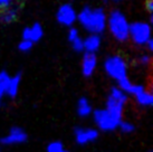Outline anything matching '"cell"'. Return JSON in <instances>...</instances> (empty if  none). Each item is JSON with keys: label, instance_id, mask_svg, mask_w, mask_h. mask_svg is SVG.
Here are the masks:
<instances>
[{"label": "cell", "instance_id": "1", "mask_svg": "<svg viewBox=\"0 0 153 152\" xmlns=\"http://www.w3.org/2000/svg\"><path fill=\"white\" fill-rule=\"evenodd\" d=\"M77 22L89 35H101L106 30L107 13L102 7L85 6L77 13Z\"/></svg>", "mask_w": 153, "mask_h": 152}, {"label": "cell", "instance_id": "2", "mask_svg": "<svg viewBox=\"0 0 153 152\" xmlns=\"http://www.w3.org/2000/svg\"><path fill=\"white\" fill-rule=\"evenodd\" d=\"M106 28H108L111 35L115 40L120 42H125L128 40V31H130V21L126 16L121 10L115 9L112 10L107 16Z\"/></svg>", "mask_w": 153, "mask_h": 152}, {"label": "cell", "instance_id": "3", "mask_svg": "<svg viewBox=\"0 0 153 152\" xmlns=\"http://www.w3.org/2000/svg\"><path fill=\"white\" fill-rule=\"evenodd\" d=\"M128 95L122 92L117 86H113L111 89L110 93L107 95L106 103H105V110L114 118L122 121L124 112V106L128 103Z\"/></svg>", "mask_w": 153, "mask_h": 152}, {"label": "cell", "instance_id": "4", "mask_svg": "<svg viewBox=\"0 0 153 152\" xmlns=\"http://www.w3.org/2000/svg\"><path fill=\"white\" fill-rule=\"evenodd\" d=\"M104 71L112 80L120 82L128 77V67L126 60L121 55H111L105 58L103 64Z\"/></svg>", "mask_w": 153, "mask_h": 152}, {"label": "cell", "instance_id": "5", "mask_svg": "<svg viewBox=\"0 0 153 152\" xmlns=\"http://www.w3.org/2000/svg\"><path fill=\"white\" fill-rule=\"evenodd\" d=\"M152 28L151 24L148 21H134L130 22V31H128V39L135 46L144 47L145 44L151 39Z\"/></svg>", "mask_w": 153, "mask_h": 152}, {"label": "cell", "instance_id": "6", "mask_svg": "<svg viewBox=\"0 0 153 152\" xmlns=\"http://www.w3.org/2000/svg\"><path fill=\"white\" fill-rule=\"evenodd\" d=\"M93 118L95 124L102 131H114L119 127V124L121 123L120 120L114 118L112 114H110L105 109L93 111Z\"/></svg>", "mask_w": 153, "mask_h": 152}, {"label": "cell", "instance_id": "7", "mask_svg": "<svg viewBox=\"0 0 153 152\" xmlns=\"http://www.w3.org/2000/svg\"><path fill=\"white\" fill-rule=\"evenodd\" d=\"M56 20L59 25L71 28L77 21V11L71 4H63L56 11Z\"/></svg>", "mask_w": 153, "mask_h": 152}, {"label": "cell", "instance_id": "8", "mask_svg": "<svg viewBox=\"0 0 153 152\" xmlns=\"http://www.w3.org/2000/svg\"><path fill=\"white\" fill-rule=\"evenodd\" d=\"M28 140V135L24 129L19 127H13L9 130L8 134L0 138V143L4 145H13V144L25 143Z\"/></svg>", "mask_w": 153, "mask_h": 152}, {"label": "cell", "instance_id": "9", "mask_svg": "<svg viewBox=\"0 0 153 152\" xmlns=\"http://www.w3.org/2000/svg\"><path fill=\"white\" fill-rule=\"evenodd\" d=\"M98 131L93 127H75L74 129V136L76 142L79 145H85L91 142H94L98 139Z\"/></svg>", "mask_w": 153, "mask_h": 152}, {"label": "cell", "instance_id": "10", "mask_svg": "<svg viewBox=\"0 0 153 152\" xmlns=\"http://www.w3.org/2000/svg\"><path fill=\"white\" fill-rule=\"evenodd\" d=\"M43 37H44V28L39 22H35L31 26L25 27L22 29V38L24 40L31 42L34 45L36 42H40L43 39Z\"/></svg>", "mask_w": 153, "mask_h": 152}, {"label": "cell", "instance_id": "11", "mask_svg": "<svg viewBox=\"0 0 153 152\" xmlns=\"http://www.w3.org/2000/svg\"><path fill=\"white\" fill-rule=\"evenodd\" d=\"M98 65V58L96 54H89V53H84L82 57V74L84 77H91L93 75Z\"/></svg>", "mask_w": 153, "mask_h": 152}, {"label": "cell", "instance_id": "12", "mask_svg": "<svg viewBox=\"0 0 153 152\" xmlns=\"http://www.w3.org/2000/svg\"><path fill=\"white\" fill-rule=\"evenodd\" d=\"M83 46L84 53L96 54L102 46V37L98 35H88L85 38H83Z\"/></svg>", "mask_w": 153, "mask_h": 152}, {"label": "cell", "instance_id": "13", "mask_svg": "<svg viewBox=\"0 0 153 152\" xmlns=\"http://www.w3.org/2000/svg\"><path fill=\"white\" fill-rule=\"evenodd\" d=\"M67 39L72 49L75 53H84V46H83V38L79 35V30L75 27H71L67 33Z\"/></svg>", "mask_w": 153, "mask_h": 152}, {"label": "cell", "instance_id": "14", "mask_svg": "<svg viewBox=\"0 0 153 152\" xmlns=\"http://www.w3.org/2000/svg\"><path fill=\"white\" fill-rule=\"evenodd\" d=\"M19 13H20V7L15 4H11L0 11V21L4 25L11 24L15 20H17Z\"/></svg>", "mask_w": 153, "mask_h": 152}, {"label": "cell", "instance_id": "15", "mask_svg": "<svg viewBox=\"0 0 153 152\" xmlns=\"http://www.w3.org/2000/svg\"><path fill=\"white\" fill-rule=\"evenodd\" d=\"M20 84H22V73H17L15 75L10 76L8 89H7V96H9L10 98H15L17 96L20 89Z\"/></svg>", "mask_w": 153, "mask_h": 152}, {"label": "cell", "instance_id": "16", "mask_svg": "<svg viewBox=\"0 0 153 152\" xmlns=\"http://www.w3.org/2000/svg\"><path fill=\"white\" fill-rule=\"evenodd\" d=\"M77 114L81 118H88L89 115L93 113V106L88 101V98L85 96L79 97V100L77 101Z\"/></svg>", "mask_w": 153, "mask_h": 152}, {"label": "cell", "instance_id": "17", "mask_svg": "<svg viewBox=\"0 0 153 152\" xmlns=\"http://www.w3.org/2000/svg\"><path fill=\"white\" fill-rule=\"evenodd\" d=\"M134 97H135V100L139 105L143 106V107H150V106H152L153 95L150 91H148V89H144L142 93L137 94V95Z\"/></svg>", "mask_w": 153, "mask_h": 152}, {"label": "cell", "instance_id": "18", "mask_svg": "<svg viewBox=\"0 0 153 152\" xmlns=\"http://www.w3.org/2000/svg\"><path fill=\"white\" fill-rule=\"evenodd\" d=\"M9 80H10V75L6 71H1L0 72V102L7 95Z\"/></svg>", "mask_w": 153, "mask_h": 152}, {"label": "cell", "instance_id": "19", "mask_svg": "<svg viewBox=\"0 0 153 152\" xmlns=\"http://www.w3.org/2000/svg\"><path fill=\"white\" fill-rule=\"evenodd\" d=\"M64 150V144L60 141H53L46 148V152H63Z\"/></svg>", "mask_w": 153, "mask_h": 152}, {"label": "cell", "instance_id": "20", "mask_svg": "<svg viewBox=\"0 0 153 152\" xmlns=\"http://www.w3.org/2000/svg\"><path fill=\"white\" fill-rule=\"evenodd\" d=\"M119 129L121 130V132L128 134L135 130V127L133 123L128 122V121H121V123L119 124Z\"/></svg>", "mask_w": 153, "mask_h": 152}, {"label": "cell", "instance_id": "21", "mask_svg": "<svg viewBox=\"0 0 153 152\" xmlns=\"http://www.w3.org/2000/svg\"><path fill=\"white\" fill-rule=\"evenodd\" d=\"M33 47H34L33 42H28V40H24V39H22V42L18 44V49L22 53H28L33 49Z\"/></svg>", "mask_w": 153, "mask_h": 152}, {"label": "cell", "instance_id": "22", "mask_svg": "<svg viewBox=\"0 0 153 152\" xmlns=\"http://www.w3.org/2000/svg\"><path fill=\"white\" fill-rule=\"evenodd\" d=\"M137 63L140 64L141 66L146 67L151 64V55L150 54H142V55L137 58Z\"/></svg>", "mask_w": 153, "mask_h": 152}, {"label": "cell", "instance_id": "23", "mask_svg": "<svg viewBox=\"0 0 153 152\" xmlns=\"http://www.w3.org/2000/svg\"><path fill=\"white\" fill-rule=\"evenodd\" d=\"M13 1H15V0H0V9L2 10V9L7 8L9 6L13 4Z\"/></svg>", "mask_w": 153, "mask_h": 152}, {"label": "cell", "instance_id": "24", "mask_svg": "<svg viewBox=\"0 0 153 152\" xmlns=\"http://www.w3.org/2000/svg\"><path fill=\"white\" fill-rule=\"evenodd\" d=\"M145 8H146L148 13H149L150 16H151L153 11V0H145Z\"/></svg>", "mask_w": 153, "mask_h": 152}, {"label": "cell", "instance_id": "25", "mask_svg": "<svg viewBox=\"0 0 153 152\" xmlns=\"http://www.w3.org/2000/svg\"><path fill=\"white\" fill-rule=\"evenodd\" d=\"M144 47L148 49V51H149V53H152V51H153V40H152V38H151L149 42L145 44Z\"/></svg>", "mask_w": 153, "mask_h": 152}, {"label": "cell", "instance_id": "26", "mask_svg": "<svg viewBox=\"0 0 153 152\" xmlns=\"http://www.w3.org/2000/svg\"><path fill=\"white\" fill-rule=\"evenodd\" d=\"M112 1H114V2H120V1H122V0H112Z\"/></svg>", "mask_w": 153, "mask_h": 152}, {"label": "cell", "instance_id": "27", "mask_svg": "<svg viewBox=\"0 0 153 152\" xmlns=\"http://www.w3.org/2000/svg\"><path fill=\"white\" fill-rule=\"evenodd\" d=\"M63 152H69V151H67V150H64V151H63Z\"/></svg>", "mask_w": 153, "mask_h": 152}, {"label": "cell", "instance_id": "28", "mask_svg": "<svg viewBox=\"0 0 153 152\" xmlns=\"http://www.w3.org/2000/svg\"><path fill=\"white\" fill-rule=\"evenodd\" d=\"M149 152H152V151H149Z\"/></svg>", "mask_w": 153, "mask_h": 152}]
</instances>
